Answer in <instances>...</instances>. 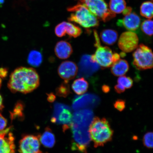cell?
Wrapping results in <instances>:
<instances>
[{"label":"cell","mask_w":153,"mask_h":153,"mask_svg":"<svg viewBox=\"0 0 153 153\" xmlns=\"http://www.w3.org/2000/svg\"><path fill=\"white\" fill-rule=\"evenodd\" d=\"M56 95L59 97H65L69 94L70 88L68 82L64 81L56 89Z\"/></svg>","instance_id":"26"},{"label":"cell","mask_w":153,"mask_h":153,"mask_svg":"<svg viewBox=\"0 0 153 153\" xmlns=\"http://www.w3.org/2000/svg\"><path fill=\"white\" fill-rule=\"evenodd\" d=\"M78 68L75 63L71 61H65L59 66L58 73L64 81L69 82L75 77L78 73Z\"/></svg>","instance_id":"15"},{"label":"cell","mask_w":153,"mask_h":153,"mask_svg":"<svg viewBox=\"0 0 153 153\" xmlns=\"http://www.w3.org/2000/svg\"><path fill=\"white\" fill-rule=\"evenodd\" d=\"M68 10L72 13L68 18L70 22L76 23L87 29L97 27L99 25L98 19L87 7L81 3L69 7Z\"/></svg>","instance_id":"3"},{"label":"cell","mask_w":153,"mask_h":153,"mask_svg":"<svg viewBox=\"0 0 153 153\" xmlns=\"http://www.w3.org/2000/svg\"><path fill=\"white\" fill-rule=\"evenodd\" d=\"M134 52L133 65L137 70H143L153 68V53L152 49L141 44Z\"/></svg>","instance_id":"7"},{"label":"cell","mask_w":153,"mask_h":153,"mask_svg":"<svg viewBox=\"0 0 153 153\" xmlns=\"http://www.w3.org/2000/svg\"><path fill=\"white\" fill-rule=\"evenodd\" d=\"M151 1H152L153 0H151Z\"/></svg>","instance_id":"41"},{"label":"cell","mask_w":153,"mask_h":153,"mask_svg":"<svg viewBox=\"0 0 153 153\" xmlns=\"http://www.w3.org/2000/svg\"><path fill=\"white\" fill-rule=\"evenodd\" d=\"M114 90L117 93L121 94L125 91L126 89L123 86L118 84L114 86Z\"/></svg>","instance_id":"33"},{"label":"cell","mask_w":153,"mask_h":153,"mask_svg":"<svg viewBox=\"0 0 153 153\" xmlns=\"http://www.w3.org/2000/svg\"><path fill=\"white\" fill-rule=\"evenodd\" d=\"M10 129L0 131V153H15L14 137Z\"/></svg>","instance_id":"13"},{"label":"cell","mask_w":153,"mask_h":153,"mask_svg":"<svg viewBox=\"0 0 153 153\" xmlns=\"http://www.w3.org/2000/svg\"><path fill=\"white\" fill-rule=\"evenodd\" d=\"M42 55L39 51H32L28 55L27 62L30 65L35 67L39 66L42 62Z\"/></svg>","instance_id":"23"},{"label":"cell","mask_w":153,"mask_h":153,"mask_svg":"<svg viewBox=\"0 0 153 153\" xmlns=\"http://www.w3.org/2000/svg\"><path fill=\"white\" fill-rule=\"evenodd\" d=\"M80 1H81V0H80Z\"/></svg>","instance_id":"42"},{"label":"cell","mask_w":153,"mask_h":153,"mask_svg":"<svg viewBox=\"0 0 153 153\" xmlns=\"http://www.w3.org/2000/svg\"><path fill=\"white\" fill-rule=\"evenodd\" d=\"M153 137L152 132H148L143 136V143L146 148L149 149L153 148Z\"/></svg>","instance_id":"29"},{"label":"cell","mask_w":153,"mask_h":153,"mask_svg":"<svg viewBox=\"0 0 153 153\" xmlns=\"http://www.w3.org/2000/svg\"><path fill=\"white\" fill-rule=\"evenodd\" d=\"M55 54L59 58L67 59L69 57L73 52L70 44L66 41H62L57 42L55 48Z\"/></svg>","instance_id":"18"},{"label":"cell","mask_w":153,"mask_h":153,"mask_svg":"<svg viewBox=\"0 0 153 153\" xmlns=\"http://www.w3.org/2000/svg\"><path fill=\"white\" fill-rule=\"evenodd\" d=\"M40 140L44 146L49 148H52L55 142L54 134L49 128L46 129L43 134L40 137Z\"/></svg>","instance_id":"22"},{"label":"cell","mask_w":153,"mask_h":153,"mask_svg":"<svg viewBox=\"0 0 153 153\" xmlns=\"http://www.w3.org/2000/svg\"><path fill=\"white\" fill-rule=\"evenodd\" d=\"M39 80V76L34 68L20 67L11 74L7 85L13 93L27 94L37 88Z\"/></svg>","instance_id":"1"},{"label":"cell","mask_w":153,"mask_h":153,"mask_svg":"<svg viewBox=\"0 0 153 153\" xmlns=\"http://www.w3.org/2000/svg\"><path fill=\"white\" fill-rule=\"evenodd\" d=\"M7 123V120L0 114V131L4 129L6 127Z\"/></svg>","instance_id":"32"},{"label":"cell","mask_w":153,"mask_h":153,"mask_svg":"<svg viewBox=\"0 0 153 153\" xmlns=\"http://www.w3.org/2000/svg\"><path fill=\"white\" fill-rule=\"evenodd\" d=\"M88 87V83L83 77L75 80L72 85L73 90L76 94L79 95L85 93L87 91Z\"/></svg>","instance_id":"21"},{"label":"cell","mask_w":153,"mask_h":153,"mask_svg":"<svg viewBox=\"0 0 153 153\" xmlns=\"http://www.w3.org/2000/svg\"><path fill=\"white\" fill-rule=\"evenodd\" d=\"M101 39L105 45H112L115 43L118 38L117 32L113 30L105 29L100 34Z\"/></svg>","instance_id":"20"},{"label":"cell","mask_w":153,"mask_h":153,"mask_svg":"<svg viewBox=\"0 0 153 153\" xmlns=\"http://www.w3.org/2000/svg\"><path fill=\"white\" fill-rule=\"evenodd\" d=\"M82 4L85 5L97 18L107 22L116 17V14L108 8L104 0H81Z\"/></svg>","instance_id":"6"},{"label":"cell","mask_w":153,"mask_h":153,"mask_svg":"<svg viewBox=\"0 0 153 153\" xmlns=\"http://www.w3.org/2000/svg\"><path fill=\"white\" fill-rule=\"evenodd\" d=\"M16 106L15 108L13 116L18 115L22 114V111L23 110L22 104L21 102H18L16 105Z\"/></svg>","instance_id":"31"},{"label":"cell","mask_w":153,"mask_h":153,"mask_svg":"<svg viewBox=\"0 0 153 153\" xmlns=\"http://www.w3.org/2000/svg\"><path fill=\"white\" fill-rule=\"evenodd\" d=\"M55 33L57 37H63L68 34L71 37L76 38L82 33L81 29L70 23L63 22L57 25L55 30Z\"/></svg>","instance_id":"14"},{"label":"cell","mask_w":153,"mask_h":153,"mask_svg":"<svg viewBox=\"0 0 153 153\" xmlns=\"http://www.w3.org/2000/svg\"><path fill=\"white\" fill-rule=\"evenodd\" d=\"M91 56L90 55L85 54L81 57L78 65V76L89 78L100 68V66L91 60Z\"/></svg>","instance_id":"10"},{"label":"cell","mask_w":153,"mask_h":153,"mask_svg":"<svg viewBox=\"0 0 153 153\" xmlns=\"http://www.w3.org/2000/svg\"><path fill=\"white\" fill-rule=\"evenodd\" d=\"M91 140L95 148L103 146L112 140L114 131L106 118H94L89 128Z\"/></svg>","instance_id":"2"},{"label":"cell","mask_w":153,"mask_h":153,"mask_svg":"<svg viewBox=\"0 0 153 153\" xmlns=\"http://www.w3.org/2000/svg\"><path fill=\"white\" fill-rule=\"evenodd\" d=\"M110 10L116 14H120L126 7L125 0H110L109 3Z\"/></svg>","instance_id":"24"},{"label":"cell","mask_w":153,"mask_h":153,"mask_svg":"<svg viewBox=\"0 0 153 153\" xmlns=\"http://www.w3.org/2000/svg\"><path fill=\"white\" fill-rule=\"evenodd\" d=\"M72 117L71 110L69 107L61 103H55L51 122L62 124L64 129L66 130L70 127L72 122Z\"/></svg>","instance_id":"8"},{"label":"cell","mask_w":153,"mask_h":153,"mask_svg":"<svg viewBox=\"0 0 153 153\" xmlns=\"http://www.w3.org/2000/svg\"><path fill=\"white\" fill-rule=\"evenodd\" d=\"M139 41L138 36L134 32H124L120 36L118 42V47L124 53L131 52L138 46Z\"/></svg>","instance_id":"9"},{"label":"cell","mask_w":153,"mask_h":153,"mask_svg":"<svg viewBox=\"0 0 153 153\" xmlns=\"http://www.w3.org/2000/svg\"><path fill=\"white\" fill-rule=\"evenodd\" d=\"M3 108V98L1 95H0V110H1Z\"/></svg>","instance_id":"38"},{"label":"cell","mask_w":153,"mask_h":153,"mask_svg":"<svg viewBox=\"0 0 153 153\" xmlns=\"http://www.w3.org/2000/svg\"><path fill=\"white\" fill-rule=\"evenodd\" d=\"M39 138L35 136L26 135L23 137L19 143L20 153H38L39 152Z\"/></svg>","instance_id":"11"},{"label":"cell","mask_w":153,"mask_h":153,"mask_svg":"<svg viewBox=\"0 0 153 153\" xmlns=\"http://www.w3.org/2000/svg\"><path fill=\"white\" fill-rule=\"evenodd\" d=\"M132 10V9L131 7H126V8L124 10L122 13H123V14L124 16H126V15H128L131 13Z\"/></svg>","instance_id":"35"},{"label":"cell","mask_w":153,"mask_h":153,"mask_svg":"<svg viewBox=\"0 0 153 153\" xmlns=\"http://www.w3.org/2000/svg\"><path fill=\"white\" fill-rule=\"evenodd\" d=\"M7 73H8V70L6 68H0V77L1 78H4L6 77Z\"/></svg>","instance_id":"34"},{"label":"cell","mask_w":153,"mask_h":153,"mask_svg":"<svg viewBox=\"0 0 153 153\" xmlns=\"http://www.w3.org/2000/svg\"><path fill=\"white\" fill-rule=\"evenodd\" d=\"M38 153H44L42 152H41V151H40L39 152H38Z\"/></svg>","instance_id":"40"},{"label":"cell","mask_w":153,"mask_h":153,"mask_svg":"<svg viewBox=\"0 0 153 153\" xmlns=\"http://www.w3.org/2000/svg\"><path fill=\"white\" fill-rule=\"evenodd\" d=\"M70 127L71 128L73 138L72 149L87 153V149L91 141L89 127L72 123L71 124Z\"/></svg>","instance_id":"5"},{"label":"cell","mask_w":153,"mask_h":153,"mask_svg":"<svg viewBox=\"0 0 153 153\" xmlns=\"http://www.w3.org/2000/svg\"><path fill=\"white\" fill-rule=\"evenodd\" d=\"M92 111L85 109L76 110L72 117V123L89 127L94 119Z\"/></svg>","instance_id":"17"},{"label":"cell","mask_w":153,"mask_h":153,"mask_svg":"<svg viewBox=\"0 0 153 153\" xmlns=\"http://www.w3.org/2000/svg\"><path fill=\"white\" fill-rule=\"evenodd\" d=\"M111 67L112 74L117 76L124 75L128 71L129 68L128 63L127 61L120 59Z\"/></svg>","instance_id":"19"},{"label":"cell","mask_w":153,"mask_h":153,"mask_svg":"<svg viewBox=\"0 0 153 153\" xmlns=\"http://www.w3.org/2000/svg\"><path fill=\"white\" fill-rule=\"evenodd\" d=\"M102 90L105 93H108L110 91V88L108 85H104L102 87Z\"/></svg>","instance_id":"37"},{"label":"cell","mask_w":153,"mask_h":153,"mask_svg":"<svg viewBox=\"0 0 153 153\" xmlns=\"http://www.w3.org/2000/svg\"><path fill=\"white\" fill-rule=\"evenodd\" d=\"M5 0H0V5L3 4Z\"/></svg>","instance_id":"39"},{"label":"cell","mask_w":153,"mask_h":153,"mask_svg":"<svg viewBox=\"0 0 153 153\" xmlns=\"http://www.w3.org/2000/svg\"><path fill=\"white\" fill-rule=\"evenodd\" d=\"M124 18L118 21V26L123 27L130 31H136L139 27L141 23V19L134 12L124 16Z\"/></svg>","instance_id":"16"},{"label":"cell","mask_w":153,"mask_h":153,"mask_svg":"<svg viewBox=\"0 0 153 153\" xmlns=\"http://www.w3.org/2000/svg\"><path fill=\"white\" fill-rule=\"evenodd\" d=\"M55 96L53 93L50 94L48 95V99L50 102H53L55 99Z\"/></svg>","instance_id":"36"},{"label":"cell","mask_w":153,"mask_h":153,"mask_svg":"<svg viewBox=\"0 0 153 153\" xmlns=\"http://www.w3.org/2000/svg\"><path fill=\"white\" fill-rule=\"evenodd\" d=\"M117 83L123 86L125 89H129L132 87L133 81L129 76H122L118 78Z\"/></svg>","instance_id":"28"},{"label":"cell","mask_w":153,"mask_h":153,"mask_svg":"<svg viewBox=\"0 0 153 153\" xmlns=\"http://www.w3.org/2000/svg\"><path fill=\"white\" fill-rule=\"evenodd\" d=\"M141 16L149 19L153 18V5L152 2L146 1L141 4L140 8Z\"/></svg>","instance_id":"25"},{"label":"cell","mask_w":153,"mask_h":153,"mask_svg":"<svg viewBox=\"0 0 153 153\" xmlns=\"http://www.w3.org/2000/svg\"><path fill=\"white\" fill-rule=\"evenodd\" d=\"M95 38V47L97 48L94 54L91 55V59L96 62L101 68H110L115 63L114 59V53L107 46L101 45L98 33L96 30H94Z\"/></svg>","instance_id":"4"},{"label":"cell","mask_w":153,"mask_h":153,"mask_svg":"<svg viewBox=\"0 0 153 153\" xmlns=\"http://www.w3.org/2000/svg\"><path fill=\"white\" fill-rule=\"evenodd\" d=\"M99 102L98 97L94 94H87L75 97L73 101L72 108L76 111L85 108H92L96 106Z\"/></svg>","instance_id":"12"},{"label":"cell","mask_w":153,"mask_h":153,"mask_svg":"<svg viewBox=\"0 0 153 153\" xmlns=\"http://www.w3.org/2000/svg\"><path fill=\"white\" fill-rule=\"evenodd\" d=\"M153 21L151 20H145L141 25V30L146 35L152 36L153 34Z\"/></svg>","instance_id":"27"},{"label":"cell","mask_w":153,"mask_h":153,"mask_svg":"<svg viewBox=\"0 0 153 153\" xmlns=\"http://www.w3.org/2000/svg\"><path fill=\"white\" fill-rule=\"evenodd\" d=\"M114 105L115 108L121 112L126 108V101L122 99H118L115 102Z\"/></svg>","instance_id":"30"}]
</instances>
